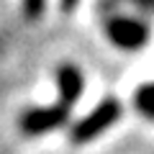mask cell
<instances>
[{"label": "cell", "instance_id": "4", "mask_svg": "<svg viewBox=\"0 0 154 154\" xmlns=\"http://www.w3.org/2000/svg\"><path fill=\"white\" fill-rule=\"evenodd\" d=\"M57 85H59V103L72 108L80 100L82 88H85L82 72L77 69L75 64H59L57 67Z\"/></svg>", "mask_w": 154, "mask_h": 154}, {"label": "cell", "instance_id": "7", "mask_svg": "<svg viewBox=\"0 0 154 154\" xmlns=\"http://www.w3.org/2000/svg\"><path fill=\"white\" fill-rule=\"evenodd\" d=\"M77 3H80V0H62V11L64 13H72L77 8Z\"/></svg>", "mask_w": 154, "mask_h": 154}, {"label": "cell", "instance_id": "8", "mask_svg": "<svg viewBox=\"0 0 154 154\" xmlns=\"http://www.w3.org/2000/svg\"><path fill=\"white\" fill-rule=\"evenodd\" d=\"M139 8H144V11H154V0H134Z\"/></svg>", "mask_w": 154, "mask_h": 154}, {"label": "cell", "instance_id": "1", "mask_svg": "<svg viewBox=\"0 0 154 154\" xmlns=\"http://www.w3.org/2000/svg\"><path fill=\"white\" fill-rule=\"evenodd\" d=\"M121 113H123V105L118 103V100H116V98H105L100 105H95L88 116H82V118L72 126L69 139H72L75 144H88V141H93V139L100 136L105 128L113 126V123L121 118Z\"/></svg>", "mask_w": 154, "mask_h": 154}, {"label": "cell", "instance_id": "6", "mask_svg": "<svg viewBox=\"0 0 154 154\" xmlns=\"http://www.w3.org/2000/svg\"><path fill=\"white\" fill-rule=\"evenodd\" d=\"M44 8H46V0H23V13H26V18H31V21L41 18Z\"/></svg>", "mask_w": 154, "mask_h": 154}, {"label": "cell", "instance_id": "5", "mask_svg": "<svg viewBox=\"0 0 154 154\" xmlns=\"http://www.w3.org/2000/svg\"><path fill=\"white\" fill-rule=\"evenodd\" d=\"M134 103H136V108L141 110L144 116H152L154 113V82L141 85V88L136 90V95H134Z\"/></svg>", "mask_w": 154, "mask_h": 154}, {"label": "cell", "instance_id": "3", "mask_svg": "<svg viewBox=\"0 0 154 154\" xmlns=\"http://www.w3.org/2000/svg\"><path fill=\"white\" fill-rule=\"evenodd\" d=\"M108 38L123 51H136L149 41V26L139 18L116 16L108 21Z\"/></svg>", "mask_w": 154, "mask_h": 154}, {"label": "cell", "instance_id": "2", "mask_svg": "<svg viewBox=\"0 0 154 154\" xmlns=\"http://www.w3.org/2000/svg\"><path fill=\"white\" fill-rule=\"evenodd\" d=\"M67 118H69V108L62 105V103L46 105V108H28L18 118V128L26 136H41L46 131L62 128L67 123Z\"/></svg>", "mask_w": 154, "mask_h": 154}, {"label": "cell", "instance_id": "9", "mask_svg": "<svg viewBox=\"0 0 154 154\" xmlns=\"http://www.w3.org/2000/svg\"><path fill=\"white\" fill-rule=\"evenodd\" d=\"M149 118H154V113H152V116H149Z\"/></svg>", "mask_w": 154, "mask_h": 154}]
</instances>
